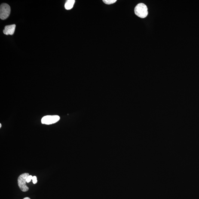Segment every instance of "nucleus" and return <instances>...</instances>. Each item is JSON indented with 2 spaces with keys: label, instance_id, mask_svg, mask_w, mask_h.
Returning a JSON list of instances; mask_svg holds the SVG:
<instances>
[{
  "label": "nucleus",
  "instance_id": "nucleus-1",
  "mask_svg": "<svg viewBox=\"0 0 199 199\" xmlns=\"http://www.w3.org/2000/svg\"><path fill=\"white\" fill-rule=\"evenodd\" d=\"M147 7L143 3L138 4L135 7L134 12L135 14L141 18H145L148 15Z\"/></svg>",
  "mask_w": 199,
  "mask_h": 199
},
{
  "label": "nucleus",
  "instance_id": "nucleus-2",
  "mask_svg": "<svg viewBox=\"0 0 199 199\" xmlns=\"http://www.w3.org/2000/svg\"><path fill=\"white\" fill-rule=\"evenodd\" d=\"M29 176V173L22 174L19 176L18 179V185L20 189L23 192H26L29 190V188L27 186L26 179Z\"/></svg>",
  "mask_w": 199,
  "mask_h": 199
},
{
  "label": "nucleus",
  "instance_id": "nucleus-3",
  "mask_svg": "<svg viewBox=\"0 0 199 199\" xmlns=\"http://www.w3.org/2000/svg\"><path fill=\"white\" fill-rule=\"evenodd\" d=\"M10 7L9 4H2L0 7V18L2 20H5L9 16Z\"/></svg>",
  "mask_w": 199,
  "mask_h": 199
},
{
  "label": "nucleus",
  "instance_id": "nucleus-4",
  "mask_svg": "<svg viewBox=\"0 0 199 199\" xmlns=\"http://www.w3.org/2000/svg\"><path fill=\"white\" fill-rule=\"evenodd\" d=\"M60 120V117L58 115H47L43 117L41 123L43 124L50 125L54 124Z\"/></svg>",
  "mask_w": 199,
  "mask_h": 199
},
{
  "label": "nucleus",
  "instance_id": "nucleus-5",
  "mask_svg": "<svg viewBox=\"0 0 199 199\" xmlns=\"http://www.w3.org/2000/svg\"><path fill=\"white\" fill-rule=\"evenodd\" d=\"M15 28V25H12L6 26L4 27V31H3V32H4V34L6 35H12L14 33Z\"/></svg>",
  "mask_w": 199,
  "mask_h": 199
},
{
  "label": "nucleus",
  "instance_id": "nucleus-6",
  "mask_svg": "<svg viewBox=\"0 0 199 199\" xmlns=\"http://www.w3.org/2000/svg\"><path fill=\"white\" fill-rule=\"evenodd\" d=\"M75 1V0H68L67 1L65 5V8L66 10H70L73 8Z\"/></svg>",
  "mask_w": 199,
  "mask_h": 199
},
{
  "label": "nucleus",
  "instance_id": "nucleus-7",
  "mask_svg": "<svg viewBox=\"0 0 199 199\" xmlns=\"http://www.w3.org/2000/svg\"><path fill=\"white\" fill-rule=\"evenodd\" d=\"M117 0H103L104 3L107 4H113Z\"/></svg>",
  "mask_w": 199,
  "mask_h": 199
},
{
  "label": "nucleus",
  "instance_id": "nucleus-8",
  "mask_svg": "<svg viewBox=\"0 0 199 199\" xmlns=\"http://www.w3.org/2000/svg\"><path fill=\"white\" fill-rule=\"evenodd\" d=\"M32 177H33V176H32V175H29L27 178L26 182H28V183H29V182H30L31 180H32Z\"/></svg>",
  "mask_w": 199,
  "mask_h": 199
},
{
  "label": "nucleus",
  "instance_id": "nucleus-9",
  "mask_svg": "<svg viewBox=\"0 0 199 199\" xmlns=\"http://www.w3.org/2000/svg\"><path fill=\"white\" fill-rule=\"evenodd\" d=\"M32 180V182H33V183L34 184H35L37 183V178L36 176H33Z\"/></svg>",
  "mask_w": 199,
  "mask_h": 199
},
{
  "label": "nucleus",
  "instance_id": "nucleus-10",
  "mask_svg": "<svg viewBox=\"0 0 199 199\" xmlns=\"http://www.w3.org/2000/svg\"><path fill=\"white\" fill-rule=\"evenodd\" d=\"M23 199H31L29 198V197H26V198H25Z\"/></svg>",
  "mask_w": 199,
  "mask_h": 199
},
{
  "label": "nucleus",
  "instance_id": "nucleus-11",
  "mask_svg": "<svg viewBox=\"0 0 199 199\" xmlns=\"http://www.w3.org/2000/svg\"><path fill=\"white\" fill-rule=\"evenodd\" d=\"M1 124H0V128L1 127Z\"/></svg>",
  "mask_w": 199,
  "mask_h": 199
}]
</instances>
